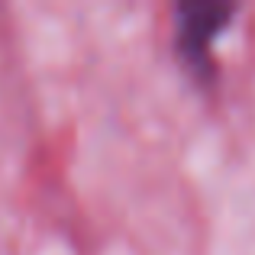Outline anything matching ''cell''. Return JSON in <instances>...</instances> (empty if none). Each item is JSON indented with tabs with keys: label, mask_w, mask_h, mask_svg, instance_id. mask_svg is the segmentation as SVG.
<instances>
[{
	"label": "cell",
	"mask_w": 255,
	"mask_h": 255,
	"mask_svg": "<svg viewBox=\"0 0 255 255\" xmlns=\"http://www.w3.org/2000/svg\"><path fill=\"white\" fill-rule=\"evenodd\" d=\"M239 6L220 0H178L171 6L174 16V55L181 68L200 87L217 81V42L233 23Z\"/></svg>",
	"instance_id": "6da1fadb"
}]
</instances>
